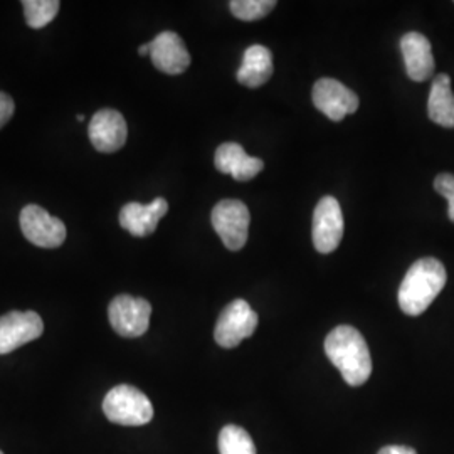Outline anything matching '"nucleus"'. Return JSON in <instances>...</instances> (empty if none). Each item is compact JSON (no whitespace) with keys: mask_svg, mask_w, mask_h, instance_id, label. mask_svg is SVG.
I'll return each mask as SVG.
<instances>
[{"mask_svg":"<svg viewBox=\"0 0 454 454\" xmlns=\"http://www.w3.org/2000/svg\"><path fill=\"white\" fill-rule=\"evenodd\" d=\"M325 354L339 369L343 380L358 387L364 386L372 373V357L367 341L357 328L340 325L325 339Z\"/></svg>","mask_w":454,"mask_h":454,"instance_id":"f257e3e1","label":"nucleus"},{"mask_svg":"<svg viewBox=\"0 0 454 454\" xmlns=\"http://www.w3.org/2000/svg\"><path fill=\"white\" fill-rule=\"evenodd\" d=\"M448 275L442 262L434 258L416 261L399 288V307L409 317H419L446 286Z\"/></svg>","mask_w":454,"mask_h":454,"instance_id":"f03ea898","label":"nucleus"},{"mask_svg":"<svg viewBox=\"0 0 454 454\" xmlns=\"http://www.w3.org/2000/svg\"><path fill=\"white\" fill-rule=\"evenodd\" d=\"M108 421L120 426H144L153 419V406L145 394L133 386L120 384L103 399Z\"/></svg>","mask_w":454,"mask_h":454,"instance_id":"7ed1b4c3","label":"nucleus"},{"mask_svg":"<svg viewBox=\"0 0 454 454\" xmlns=\"http://www.w3.org/2000/svg\"><path fill=\"white\" fill-rule=\"evenodd\" d=\"M258 324V313L249 307V303L234 300L223 309L214 328V339L223 348H236L256 332Z\"/></svg>","mask_w":454,"mask_h":454,"instance_id":"20e7f679","label":"nucleus"},{"mask_svg":"<svg viewBox=\"0 0 454 454\" xmlns=\"http://www.w3.org/2000/svg\"><path fill=\"white\" fill-rule=\"evenodd\" d=\"M212 227L227 249L239 251L247 243L251 215L247 206L238 199L221 200L212 209Z\"/></svg>","mask_w":454,"mask_h":454,"instance_id":"39448f33","label":"nucleus"},{"mask_svg":"<svg viewBox=\"0 0 454 454\" xmlns=\"http://www.w3.org/2000/svg\"><path fill=\"white\" fill-rule=\"evenodd\" d=\"M152 305L131 294H118L108 307V318L114 332L125 339L142 337L148 330Z\"/></svg>","mask_w":454,"mask_h":454,"instance_id":"423d86ee","label":"nucleus"},{"mask_svg":"<svg viewBox=\"0 0 454 454\" xmlns=\"http://www.w3.org/2000/svg\"><path fill=\"white\" fill-rule=\"evenodd\" d=\"M20 229L26 239L34 246L54 249L66 241L65 223L39 206H26L20 212Z\"/></svg>","mask_w":454,"mask_h":454,"instance_id":"0eeeda50","label":"nucleus"},{"mask_svg":"<svg viewBox=\"0 0 454 454\" xmlns=\"http://www.w3.org/2000/svg\"><path fill=\"white\" fill-rule=\"evenodd\" d=\"M343 238V214L335 197L325 195L313 214V244L318 253H333Z\"/></svg>","mask_w":454,"mask_h":454,"instance_id":"6e6552de","label":"nucleus"},{"mask_svg":"<svg viewBox=\"0 0 454 454\" xmlns=\"http://www.w3.org/2000/svg\"><path fill=\"white\" fill-rule=\"evenodd\" d=\"M44 324L35 311H9L0 317V356L11 354L19 347L43 335Z\"/></svg>","mask_w":454,"mask_h":454,"instance_id":"1a4fd4ad","label":"nucleus"},{"mask_svg":"<svg viewBox=\"0 0 454 454\" xmlns=\"http://www.w3.org/2000/svg\"><path fill=\"white\" fill-rule=\"evenodd\" d=\"M311 97L315 106L333 121H341L347 114H356L360 105L352 90L332 78H322L315 82Z\"/></svg>","mask_w":454,"mask_h":454,"instance_id":"9d476101","label":"nucleus"},{"mask_svg":"<svg viewBox=\"0 0 454 454\" xmlns=\"http://www.w3.org/2000/svg\"><path fill=\"white\" fill-rule=\"evenodd\" d=\"M88 135L98 152L114 153L127 144L129 129L123 114L112 108H105L93 114Z\"/></svg>","mask_w":454,"mask_h":454,"instance_id":"9b49d317","label":"nucleus"},{"mask_svg":"<svg viewBox=\"0 0 454 454\" xmlns=\"http://www.w3.org/2000/svg\"><path fill=\"white\" fill-rule=\"evenodd\" d=\"M148 44L152 63L165 74H182L191 66V54L179 34L165 31Z\"/></svg>","mask_w":454,"mask_h":454,"instance_id":"f8f14e48","label":"nucleus"},{"mask_svg":"<svg viewBox=\"0 0 454 454\" xmlns=\"http://www.w3.org/2000/svg\"><path fill=\"white\" fill-rule=\"evenodd\" d=\"M168 211V202L157 197L150 204L130 202L120 211V226L137 238H145L159 226L160 219Z\"/></svg>","mask_w":454,"mask_h":454,"instance_id":"ddd939ff","label":"nucleus"},{"mask_svg":"<svg viewBox=\"0 0 454 454\" xmlns=\"http://www.w3.org/2000/svg\"><path fill=\"white\" fill-rule=\"evenodd\" d=\"M401 51L406 63L407 76L412 82H427L434 74V56L431 43L419 33H407L401 39Z\"/></svg>","mask_w":454,"mask_h":454,"instance_id":"4468645a","label":"nucleus"},{"mask_svg":"<svg viewBox=\"0 0 454 454\" xmlns=\"http://www.w3.org/2000/svg\"><path fill=\"white\" fill-rule=\"evenodd\" d=\"M214 163L221 174H227L238 182L254 179L264 168V162L261 159L249 157L243 146L232 142L223 144L215 150Z\"/></svg>","mask_w":454,"mask_h":454,"instance_id":"2eb2a0df","label":"nucleus"},{"mask_svg":"<svg viewBox=\"0 0 454 454\" xmlns=\"http://www.w3.org/2000/svg\"><path fill=\"white\" fill-rule=\"evenodd\" d=\"M273 74V54L261 44L246 49L243 63L238 71V82L247 88H260Z\"/></svg>","mask_w":454,"mask_h":454,"instance_id":"dca6fc26","label":"nucleus"},{"mask_svg":"<svg viewBox=\"0 0 454 454\" xmlns=\"http://www.w3.org/2000/svg\"><path fill=\"white\" fill-rule=\"evenodd\" d=\"M427 114L431 121L439 127L454 129V95L451 91V78L448 74H438L431 86Z\"/></svg>","mask_w":454,"mask_h":454,"instance_id":"f3484780","label":"nucleus"},{"mask_svg":"<svg viewBox=\"0 0 454 454\" xmlns=\"http://www.w3.org/2000/svg\"><path fill=\"white\" fill-rule=\"evenodd\" d=\"M219 453L221 454H256V446L249 433L241 426L227 424L219 434Z\"/></svg>","mask_w":454,"mask_h":454,"instance_id":"a211bd4d","label":"nucleus"},{"mask_svg":"<svg viewBox=\"0 0 454 454\" xmlns=\"http://www.w3.org/2000/svg\"><path fill=\"white\" fill-rule=\"evenodd\" d=\"M24 16L29 27L43 29L58 16L61 4L58 0H26L22 2Z\"/></svg>","mask_w":454,"mask_h":454,"instance_id":"6ab92c4d","label":"nucleus"},{"mask_svg":"<svg viewBox=\"0 0 454 454\" xmlns=\"http://www.w3.org/2000/svg\"><path fill=\"white\" fill-rule=\"evenodd\" d=\"M232 16L253 22L268 16L276 7L275 0H232L229 4Z\"/></svg>","mask_w":454,"mask_h":454,"instance_id":"aec40b11","label":"nucleus"},{"mask_svg":"<svg viewBox=\"0 0 454 454\" xmlns=\"http://www.w3.org/2000/svg\"><path fill=\"white\" fill-rule=\"evenodd\" d=\"M434 189L439 195H442L450 202L448 215L454 223V176L451 174H441L434 180Z\"/></svg>","mask_w":454,"mask_h":454,"instance_id":"412c9836","label":"nucleus"},{"mask_svg":"<svg viewBox=\"0 0 454 454\" xmlns=\"http://www.w3.org/2000/svg\"><path fill=\"white\" fill-rule=\"evenodd\" d=\"M16 112V105H14V99L9 97L7 93L0 91V129H4L11 118L14 116Z\"/></svg>","mask_w":454,"mask_h":454,"instance_id":"4be33fe9","label":"nucleus"},{"mask_svg":"<svg viewBox=\"0 0 454 454\" xmlns=\"http://www.w3.org/2000/svg\"><path fill=\"white\" fill-rule=\"evenodd\" d=\"M377 454H418L411 446H386Z\"/></svg>","mask_w":454,"mask_h":454,"instance_id":"5701e85b","label":"nucleus"},{"mask_svg":"<svg viewBox=\"0 0 454 454\" xmlns=\"http://www.w3.org/2000/svg\"><path fill=\"white\" fill-rule=\"evenodd\" d=\"M138 54L140 56H146V54H150V44L146 43V44H142L140 48H138Z\"/></svg>","mask_w":454,"mask_h":454,"instance_id":"b1692460","label":"nucleus"},{"mask_svg":"<svg viewBox=\"0 0 454 454\" xmlns=\"http://www.w3.org/2000/svg\"><path fill=\"white\" fill-rule=\"evenodd\" d=\"M76 118H78V121H84V116H82V114H78Z\"/></svg>","mask_w":454,"mask_h":454,"instance_id":"393cba45","label":"nucleus"},{"mask_svg":"<svg viewBox=\"0 0 454 454\" xmlns=\"http://www.w3.org/2000/svg\"><path fill=\"white\" fill-rule=\"evenodd\" d=\"M0 454H4V453H2V451H0Z\"/></svg>","mask_w":454,"mask_h":454,"instance_id":"a878e982","label":"nucleus"}]
</instances>
